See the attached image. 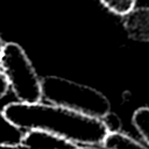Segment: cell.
Wrapping results in <instances>:
<instances>
[{"instance_id":"obj_7","label":"cell","mask_w":149,"mask_h":149,"mask_svg":"<svg viewBox=\"0 0 149 149\" xmlns=\"http://www.w3.org/2000/svg\"><path fill=\"white\" fill-rule=\"evenodd\" d=\"M22 133L21 129L13 126L2 111H0V147H10V148H21L20 140Z\"/></svg>"},{"instance_id":"obj_5","label":"cell","mask_w":149,"mask_h":149,"mask_svg":"<svg viewBox=\"0 0 149 149\" xmlns=\"http://www.w3.org/2000/svg\"><path fill=\"white\" fill-rule=\"evenodd\" d=\"M122 23L129 38L149 42V7H135L123 16Z\"/></svg>"},{"instance_id":"obj_2","label":"cell","mask_w":149,"mask_h":149,"mask_svg":"<svg viewBox=\"0 0 149 149\" xmlns=\"http://www.w3.org/2000/svg\"><path fill=\"white\" fill-rule=\"evenodd\" d=\"M41 83L42 99L48 102L99 119L111 113L107 97L91 86L58 76H45L41 78Z\"/></svg>"},{"instance_id":"obj_11","label":"cell","mask_w":149,"mask_h":149,"mask_svg":"<svg viewBox=\"0 0 149 149\" xmlns=\"http://www.w3.org/2000/svg\"><path fill=\"white\" fill-rule=\"evenodd\" d=\"M3 47H5V43L1 38V35H0V58H1V55H2V51H3Z\"/></svg>"},{"instance_id":"obj_10","label":"cell","mask_w":149,"mask_h":149,"mask_svg":"<svg viewBox=\"0 0 149 149\" xmlns=\"http://www.w3.org/2000/svg\"><path fill=\"white\" fill-rule=\"evenodd\" d=\"M10 86H9V81L5 74V72L2 71V69L0 68V99H2L3 97H6V94L8 93Z\"/></svg>"},{"instance_id":"obj_4","label":"cell","mask_w":149,"mask_h":149,"mask_svg":"<svg viewBox=\"0 0 149 149\" xmlns=\"http://www.w3.org/2000/svg\"><path fill=\"white\" fill-rule=\"evenodd\" d=\"M21 148H79L71 141L61 137L54 133L42 129H28L26 130L20 140Z\"/></svg>"},{"instance_id":"obj_9","label":"cell","mask_w":149,"mask_h":149,"mask_svg":"<svg viewBox=\"0 0 149 149\" xmlns=\"http://www.w3.org/2000/svg\"><path fill=\"white\" fill-rule=\"evenodd\" d=\"M99 1L111 13L122 17L136 7V0H99Z\"/></svg>"},{"instance_id":"obj_6","label":"cell","mask_w":149,"mask_h":149,"mask_svg":"<svg viewBox=\"0 0 149 149\" xmlns=\"http://www.w3.org/2000/svg\"><path fill=\"white\" fill-rule=\"evenodd\" d=\"M106 149H143L147 148V146L140 140L134 139L133 136L121 132V130H108L106 134L101 146Z\"/></svg>"},{"instance_id":"obj_8","label":"cell","mask_w":149,"mask_h":149,"mask_svg":"<svg viewBox=\"0 0 149 149\" xmlns=\"http://www.w3.org/2000/svg\"><path fill=\"white\" fill-rule=\"evenodd\" d=\"M132 123L137 130L141 141L149 148V107L137 108L133 114Z\"/></svg>"},{"instance_id":"obj_3","label":"cell","mask_w":149,"mask_h":149,"mask_svg":"<svg viewBox=\"0 0 149 149\" xmlns=\"http://www.w3.org/2000/svg\"><path fill=\"white\" fill-rule=\"evenodd\" d=\"M9 86L19 101L36 102L42 100V83L23 48L15 43H5L0 58Z\"/></svg>"},{"instance_id":"obj_1","label":"cell","mask_w":149,"mask_h":149,"mask_svg":"<svg viewBox=\"0 0 149 149\" xmlns=\"http://www.w3.org/2000/svg\"><path fill=\"white\" fill-rule=\"evenodd\" d=\"M2 113L21 130L42 129L64 137L79 148L101 146L108 128L102 119L51 102H8Z\"/></svg>"}]
</instances>
